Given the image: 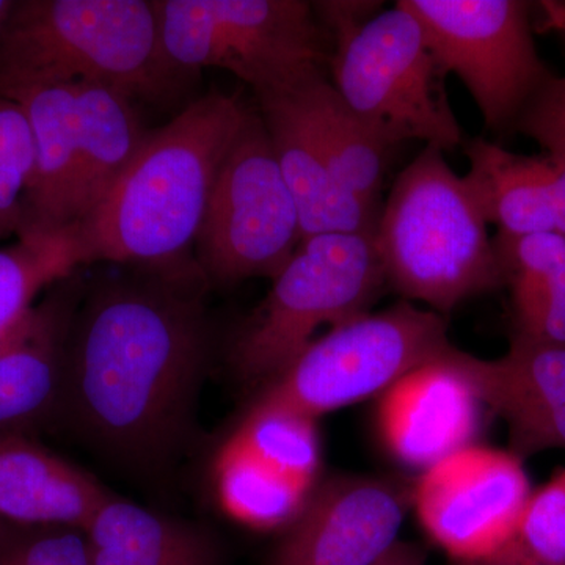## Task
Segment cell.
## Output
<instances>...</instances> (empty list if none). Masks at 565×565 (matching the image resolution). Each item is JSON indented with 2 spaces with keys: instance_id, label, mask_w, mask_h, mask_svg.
Segmentation results:
<instances>
[{
  "instance_id": "33",
  "label": "cell",
  "mask_w": 565,
  "mask_h": 565,
  "mask_svg": "<svg viewBox=\"0 0 565 565\" xmlns=\"http://www.w3.org/2000/svg\"><path fill=\"white\" fill-rule=\"evenodd\" d=\"M557 9H559L561 13L565 14V3H556Z\"/></svg>"
},
{
  "instance_id": "14",
  "label": "cell",
  "mask_w": 565,
  "mask_h": 565,
  "mask_svg": "<svg viewBox=\"0 0 565 565\" xmlns=\"http://www.w3.org/2000/svg\"><path fill=\"white\" fill-rule=\"evenodd\" d=\"M412 489L414 482L381 476L319 482L269 565H373L399 542Z\"/></svg>"
},
{
  "instance_id": "17",
  "label": "cell",
  "mask_w": 565,
  "mask_h": 565,
  "mask_svg": "<svg viewBox=\"0 0 565 565\" xmlns=\"http://www.w3.org/2000/svg\"><path fill=\"white\" fill-rule=\"evenodd\" d=\"M256 103L299 211L302 241L319 234H375L381 211L338 182L288 93L259 96Z\"/></svg>"
},
{
  "instance_id": "13",
  "label": "cell",
  "mask_w": 565,
  "mask_h": 565,
  "mask_svg": "<svg viewBox=\"0 0 565 565\" xmlns=\"http://www.w3.org/2000/svg\"><path fill=\"white\" fill-rule=\"evenodd\" d=\"M531 492L522 459L473 444L415 479L412 509L435 545L457 564L475 563L514 544Z\"/></svg>"
},
{
  "instance_id": "26",
  "label": "cell",
  "mask_w": 565,
  "mask_h": 565,
  "mask_svg": "<svg viewBox=\"0 0 565 565\" xmlns=\"http://www.w3.org/2000/svg\"><path fill=\"white\" fill-rule=\"evenodd\" d=\"M515 544L539 563L565 565V465L531 492Z\"/></svg>"
},
{
  "instance_id": "24",
  "label": "cell",
  "mask_w": 565,
  "mask_h": 565,
  "mask_svg": "<svg viewBox=\"0 0 565 565\" xmlns=\"http://www.w3.org/2000/svg\"><path fill=\"white\" fill-rule=\"evenodd\" d=\"M88 266L79 228L29 234L0 247V348L14 337L40 294Z\"/></svg>"
},
{
  "instance_id": "30",
  "label": "cell",
  "mask_w": 565,
  "mask_h": 565,
  "mask_svg": "<svg viewBox=\"0 0 565 565\" xmlns=\"http://www.w3.org/2000/svg\"><path fill=\"white\" fill-rule=\"evenodd\" d=\"M373 565H426V555L418 545L399 541Z\"/></svg>"
},
{
  "instance_id": "11",
  "label": "cell",
  "mask_w": 565,
  "mask_h": 565,
  "mask_svg": "<svg viewBox=\"0 0 565 565\" xmlns=\"http://www.w3.org/2000/svg\"><path fill=\"white\" fill-rule=\"evenodd\" d=\"M422 24L446 76L456 74L487 128L511 131L553 76L535 47L523 0H399Z\"/></svg>"
},
{
  "instance_id": "29",
  "label": "cell",
  "mask_w": 565,
  "mask_h": 565,
  "mask_svg": "<svg viewBox=\"0 0 565 565\" xmlns=\"http://www.w3.org/2000/svg\"><path fill=\"white\" fill-rule=\"evenodd\" d=\"M548 154V152H546ZM552 158L553 203H555V233L565 237V158L548 154Z\"/></svg>"
},
{
  "instance_id": "5",
  "label": "cell",
  "mask_w": 565,
  "mask_h": 565,
  "mask_svg": "<svg viewBox=\"0 0 565 565\" xmlns=\"http://www.w3.org/2000/svg\"><path fill=\"white\" fill-rule=\"evenodd\" d=\"M7 98L24 110L33 139L32 180L17 237L81 228L150 132L139 106L90 84L29 88Z\"/></svg>"
},
{
  "instance_id": "31",
  "label": "cell",
  "mask_w": 565,
  "mask_h": 565,
  "mask_svg": "<svg viewBox=\"0 0 565 565\" xmlns=\"http://www.w3.org/2000/svg\"><path fill=\"white\" fill-rule=\"evenodd\" d=\"M459 565H546L539 563L537 559L523 552L519 545L511 544L505 546L503 552L497 553L494 556L487 557V559L475 561V563H465Z\"/></svg>"
},
{
  "instance_id": "23",
  "label": "cell",
  "mask_w": 565,
  "mask_h": 565,
  "mask_svg": "<svg viewBox=\"0 0 565 565\" xmlns=\"http://www.w3.org/2000/svg\"><path fill=\"white\" fill-rule=\"evenodd\" d=\"M84 534L93 565H218L210 535L118 498Z\"/></svg>"
},
{
  "instance_id": "16",
  "label": "cell",
  "mask_w": 565,
  "mask_h": 565,
  "mask_svg": "<svg viewBox=\"0 0 565 565\" xmlns=\"http://www.w3.org/2000/svg\"><path fill=\"white\" fill-rule=\"evenodd\" d=\"M479 399L508 426L509 451L522 459L565 451V348L512 337L500 359L459 351Z\"/></svg>"
},
{
  "instance_id": "28",
  "label": "cell",
  "mask_w": 565,
  "mask_h": 565,
  "mask_svg": "<svg viewBox=\"0 0 565 565\" xmlns=\"http://www.w3.org/2000/svg\"><path fill=\"white\" fill-rule=\"evenodd\" d=\"M0 565H93L84 531L62 527L0 553Z\"/></svg>"
},
{
  "instance_id": "9",
  "label": "cell",
  "mask_w": 565,
  "mask_h": 565,
  "mask_svg": "<svg viewBox=\"0 0 565 565\" xmlns=\"http://www.w3.org/2000/svg\"><path fill=\"white\" fill-rule=\"evenodd\" d=\"M451 348L445 316L401 300L384 311L355 316L315 338L264 384L256 401L318 419L381 397L405 374Z\"/></svg>"
},
{
  "instance_id": "15",
  "label": "cell",
  "mask_w": 565,
  "mask_h": 565,
  "mask_svg": "<svg viewBox=\"0 0 565 565\" xmlns=\"http://www.w3.org/2000/svg\"><path fill=\"white\" fill-rule=\"evenodd\" d=\"M459 351L452 345L379 397V434L407 467L424 471L473 445L486 407L460 366Z\"/></svg>"
},
{
  "instance_id": "3",
  "label": "cell",
  "mask_w": 565,
  "mask_h": 565,
  "mask_svg": "<svg viewBox=\"0 0 565 565\" xmlns=\"http://www.w3.org/2000/svg\"><path fill=\"white\" fill-rule=\"evenodd\" d=\"M193 76L167 55L152 0H14L0 28L2 96L90 84L167 104Z\"/></svg>"
},
{
  "instance_id": "7",
  "label": "cell",
  "mask_w": 565,
  "mask_h": 565,
  "mask_svg": "<svg viewBox=\"0 0 565 565\" xmlns=\"http://www.w3.org/2000/svg\"><path fill=\"white\" fill-rule=\"evenodd\" d=\"M386 288L374 234H319L300 243L270 291L241 327L232 363L250 384H267L322 326L367 313Z\"/></svg>"
},
{
  "instance_id": "18",
  "label": "cell",
  "mask_w": 565,
  "mask_h": 565,
  "mask_svg": "<svg viewBox=\"0 0 565 565\" xmlns=\"http://www.w3.org/2000/svg\"><path fill=\"white\" fill-rule=\"evenodd\" d=\"M109 498L95 479L43 448L0 440V519L85 531Z\"/></svg>"
},
{
  "instance_id": "2",
  "label": "cell",
  "mask_w": 565,
  "mask_h": 565,
  "mask_svg": "<svg viewBox=\"0 0 565 565\" xmlns=\"http://www.w3.org/2000/svg\"><path fill=\"white\" fill-rule=\"evenodd\" d=\"M250 107L211 92L148 132L106 200L81 226L87 264L173 267L192 262L212 189Z\"/></svg>"
},
{
  "instance_id": "22",
  "label": "cell",
  "mask_w": 565,
  "mask_h": 565,
  "mask_svg": "<svg viewBox=\"0 0 565 565\" xmlns=\"http://www.w3.org/2000/svg\"><path fill=\"white\" fill-rule=\"evenodd\" d=\"M493 245L511 292L512 337L565 348V237L497 234Z\"/></svg>"
},
{
  "instance_id": "25",
  "label": "cell",
  "mask_w": 565,
  "mask_h": 565,
  "mask_svg": "<svg viewBox=\"0 0 565 565\" xmlns=\"http://www.w3.org/2000/svg\"><path fill=\"white\" fill-rule=\"evenodd\" d=\"M32 172L31 125L20 104L0 95V241L20 233Z\"/></svg>"
},
{
  "instance_id": "21",
  "label": "cell",
  "mask_w": 565,
  "mask_h": 565,
  "mask_svg": "<svg viewBox=\"0 0 565 565\" xmlns=\"http://www.w3.org/2000/svg\"><path fill=\"white\" fill-rule=\"evenodd\" d=\"M338 182L373 210H382L386 158L392 150L356 117L326 74L286 90Z\"/></svg>"
},
{
  "instance_id": "19",
  "label": "cell",
  "mask_w": 565,
  "mask_h": 565,
  "mask_svg": "<svg viewBox=\"0 0 565 565\" xmlns=\"http://www.w3.org/2000/svg\"><path fill=\"white\" fill-rule=\"evenodd\" d=\"M85 282L77 273L47 291L20 332L0 348V426L41 411L62 382L66 337Z\"/></svg>"
},
{
  "instance_id": "20",
  "label": "cell",
  "mask_w": 565,
  "mask_h": 565,
  "mask_svg": "<svg viewBox=\"0 0 565 565\" xmlns=\"http://www.w3.org/2000/svg\"><path fill=\"white\" fill-rule=\"evenodd\" d=\"M463 148L470 161L465 181L497 234L555 233L552 158L546 152L516 154L484 139L468 141Z\"/></svg>"
},
{
  "instance_id": "10",
  "label": "cell",
  "mask_w": 565,
  "mask_h": 565,
  "mask_svg": "<svg viewBox=\"0 0 565 565\" xmlns=\"http://www.w3.org/2000/svg\"><path fill=\"white\" fill-rule=\"evenodd\" d=\"M302 243L299 211L258 109L248 110L221 167L195 239L206 280H274Z\"/></svg>"
},
{
  "instance_id": "32",
  "label": "cell",
  "mask_w": 565,
  "mask_h": 565,
  "mask_svg": "<svg viewBox=\"0 0 565 565\" xmlns=\"http://www.w3.org/2000/svg\"><path fill=\"white\" fill-rule=\"evenodd\" d=\"M14 0H0V28H2L3 22H6L7 17L11 9H13Z\"/></svg>"
},
{
  "instance_id": "4",
  "label": "cell",
  "mask_w": 565,
  "mask_h": 565,
  "mask_svg": "<svg viewBox=\"0 0 565 565\" xmlns=\"http://www.w3.org/2000/svg\"><path fill=\"white\" fill-rule=\"evenodd\" d=\"M489 223L444 150L424 147L394 181L374 243L386 286L446 316L503 286Z\"/></svg>"
},
{
  "instance_id": "27",
  "label": "cell",
  "mask_w": 565,
  "mask_h": 565,
  "mask_svg": "<svg viewBox=\"0 0 565 565\" xmlns=\"http://www.w3.org/2000/svg\"><path fill=\"white\" fill-rule=\"evenodd\" d=\"M550 24L565 32V14L544 3ZM512 132L523 134L548 154L565 158V76L553 74L516 118Z\"/></svg>"
},
{
  "instance_id": "1",
  "label": "cell",
  "mask_w": 565,
  "mask_h": 565,
  "mask_svg": "<svg viewBox=\"0 0 565 565\" xmlns=\"http://www.w3.org/2000/svg\"><path fill=\"white\" fill-rule=\"evenodd\" d=\"M206 282L192 259L85 285L62 377L84 433L114 455L158 462L181 440L211 360Z\"/></svg>"
},
{
  "instance_id": "8",
  "label": "cell",
  "mask_w": 565,
  "mask_h": 565,
  "mask_svg": "<svg viewBox=\"0 0 565 565\" xmlns=\"http://www.w3.org/2000/svg\"><path fill=\"white\" fill-rule=\"evenodd\" d=\"M334 90L390 147L422 140L452 150L462 129L446 93V74L422 24L399 2L330 40Z\"/></svg>"
},
{
  "instance_id": "12",
  "label": "cell",
  "mask_w": 565,
  "mask_h": 565,
  "mask_svg": "<svg viewBox=\"0 0 565 565\" xmlns=\"http://www.w3.org/2000/svg\"><path fill=\"white\" fill-rule=\"evenodd\" d=\"M318 419L255 401L218 449L214 484L223 511L253 530H286L319 484Z\"/></svg>"
},
{
  "instance_id": "6",
  "label": "cell",
  "mask_w": 565,
  "mask_h": 565,
  "mask_svg": "<svg viewBox=\"0 0 565 565\" xmlns=\"http://www.w3.org/2000/svg\"><path fill=\"white\" fill-rule=\"evenodd\" d=\"M163 47L196 74L221 68L255 98L291 90L326 74L329 36L305 0H152ZM332 47V44H330Z\"/></svg>"
}]
</instances>
